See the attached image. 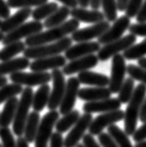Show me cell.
<instances>
[{
    "mask_svg": "<svg viewBox=\"0 0 146 147\" xmlns=\"http://www.w3.org/2000/svg\"><path fill=\"white\" fill-rule=\"evenodd\" d=\"M79 21L72 18L67 22H64L60 26L47 28V31H40L37 34L30 36V37L26 38L24 43H26V47L51 43V42L59 40V39L67 37L69 34L73 33L74 31L79 28Z\"/></svg>",
    "mask_w": 146,
    "mask_h": 147,
    "instance_id": "cell-1",
    "label": "cell"
},
{
    "mask_svg": "<svg viewBox=\"0 0 146 147\" xmlns=\"http://www.w3.org/2000/svg\"><path fill=\"white\" fill-rule=\"evenodd\" d=\"M146 96V85L143 84H138L136 88H134L133 94L126 107V112L124 113V132L132 136L135 130L137 129L138 119L140 115L141 107L143 102V99Z\"/></svg>",
    "mask_w": 146,
    "mask_h": 147,
    "instance_id": "cell-2",
    "label": "cell"
},
{
    "mask_svg": "<svg viewBox=\"0 0 146 147\" xmlns=\"http://www.w3.org/2000/svg\"><path fill=\"white\" fill-rule=\"evenodd\" d=\"M72 41L73 40L71 38L65 37L59 40L51 42V43L26 47L24 51V55L28 59L34 60L41 58V57L60 55L72 45Z\"/></svg>",
    "mask_w": 146,
    "mask_h": 147,
    "instance_id": "cell-3",
    "label": "cell"
},
{
    "mask_svg": "<svg viewBox=\"0 0 146 147\" xmlns=\"http://www.w3.org/2000/svg\"><path fill=\"white\" fill-rule=\"evenodd\" d=\"M21 94L22 96L18 101L15 116L12 122V130L18 137H21L24 134V125L29 114V109L32 106V99L34 95L33 89L27 86L26 88L23 89V92Z\"/></svg>",
    "mask_w": 146,
    "mask_h": 147,
    "instance_id": "cell-4",
    "label": "cell"
},
{
    "mask_svg": "<svg viewBox=\"0 0 146 147\" xmlns=\"http://www.w3.org/2000/svg\"><path fill=\"white\" fill-rule=\"evenodd\" d=\"M58 119L59 113L56 110L50 111L41 118L34 141L35 147H48V142L52 134V128Z\"/></svg>",
    "mask_w": 146,
    "mask_h": 147,
    "instance_id": "cell-5",
    "label": "cell"
},
{
    "mask_svg": "<svg viewBox=\"0 0 146 147\" xmlns=\"http://www.w3.org/2000/svg\"><path fill=\"white\" fill-rule=\"evenodd\" d=\"M137 40V36L133 34H129L126 37H122L116 40L104 44V46L100 47L98 50V58L101 62H105L108 59L112 58L113 55H117L121 52L126 51L127 48H129L131 45H133Z\"/></svg>",
    "mask_w": 146,
    "mask_h": 147,
    "instance_id": "cell-6",
    "label": "cell"
},
{
    "mask_svg": "<svg viewBox=\"0 0 146 147\" xmlns=\"http://www.w3.org/2000/svg\"><path fill=\"white\" fill-rule=\"evenodd\" d=\"M10 81L14 84L26 85L28 87L49 84L52 81V75L47 71H32V72H24L17 71L9 76Z\"/></svg>",
    "mask_w": 146,
    "mask_h": 147,
    "instance_id": "cell-7",
    "label": "cell"
},
{
    "mask_svg": "<svg viewBox=\"0 0 146 147\" xmlns=\"http://www.w3.org/2000/svg\"><path fill=\"white\" fill-rule=\"evenodd\" d=\"M51 75L52 81V89L50 92V98L47 106L50 111H52L57 109L62 101L66 89V79L65 74L60 69H52Z\"/></svg>",
    "mask_w": 146,
    "mask_h": 147,
    "instance_id": "cell-8",
    "label": "cell"
},
{
    "mask_svg": "<svg viewBox=\"0 0 146 147\" xmlns=\"http://www.w3.org/2000/svg\"><path fill=\"white\" fill-rule=\"evenodd\" d=\"M126 73V59L123 55L117 53L112 56V69H111V77L108 88L112 94L118 93L123 82L124 81V76Z\"/></svg>",
    "mask_w": 146,
    "mask_h": 147,
    "instance_id": "cell-9",
    "label": "cell"
},
{
    "mask_svg": "<svg viewBox=\"0 0 146 147\" xmlns=\"http://www.w3.org/2000/svg\"><path fill=\"white\" fill-rule=\"evenodd\" d=\"M43 27V24L40 23V21L34 20L32 22H28L26 24L24 23L21 26L16 27L15 29L7 33L1 42L4 45H7L14 41L21 40L22 38H26L32 35H35L38 33V32L42 31Z\"/></svg>",
    "mask_w": 146,
    "mask_h": 147,
    "instance_id": "cell-10",
    "label": "cell"
},
{
    "mask_svg": "<svg viewBox=\"0 0 146 147\" xmlns=\"http://www.w3.org/2000/svg\"><path fill=\"white\" fill-rule=\"evenodd\" d=\"M124 119V112L120 109L112 111V112L103 113L92 120L90 125L88 127L89 133L93 136L98 135L101 133L103 129L108 127L109 125L115 124L117 122L122 121Z\"/></svg>",
    "mask_w": 146,
    "mask_h": 147,
    "instance_id": "cell-11",
    "label": "cell"
},
{
    "mask_svg": "<svg viewBox=\"0 0 146 147\" xmlns=\"http://www.w3.org/2000/svg\"><path fill=\"white\" fill-rule=\"evenodd\" d=\"M92 120H93L92 113H84L83 115L80 116L76 124L72 127V129L64 140V147H76L81 139L83 137L85 131L88 129Z\"/></svg>",
    "mask_w": 146,
    "mask_h": 147,
    "instance_id": "cell-12",
    "label": "cell"
},
{
    "mask_svg": "<svg viewBox=\"0 0 146 147\" xmlns=\"http://www.w3.org/2000/svg\"><path fill=\"white\" fill-rule=\"evenodd\" d=\"M130 18L126 15H123L113 22V24L110 26L100 37L98 38V43L99 44H107L109 42H112L113 40H116L120 38L123 37L124 33L126 32L130 26Z\"/></svg>",
    "mask_w": 146,
    "mask_h": 147,
    "instance_id": "cell-13",
    "label": "cell"
},
{
    "mask_svg": "<svg viewBox=\"0 0 146 147\" xmlns=\"http://www.w3.org/2000/svg\"><path fill=\"white\" fill-rule=\"evenodd\" d=\"M80 84H81L77 77H69V80L66 82L65 93H64L62 101L59 105V113L64 115L73 110L78 96V92L80 89Z\"/></svg>",
    "mask_w": 146,
    "mask_h": 147,
    "instance_id": "cell-14",
    "label": "cell"
},
{
    "mask_svg": "<svg viewBox=\"0 0 146 147\" xmlns=\"http://www.w3.org/2000/svg\"><path fill=\"white\" fill-rule=\"evenodd\" d=\"M109 27L110 22L104 20L102 22L94 24L91 26L75 30L73 33H71V39L76 42L93 40L94 38H98L100 37Z\"/></svg>",
    "mask_w": 146,
    "mask_h": 147,
    "instance_id": "cell-15",
    "label": "cell"
},
{
    "mask_svg": "<svg viewBox=\"0 0 146 147\" xmlns=\"http://www.w3.org/2000/svg\"><path fill=\"white\" fill-rule=\"evenodd\" d=\"M99 60L98 58V55L95 53L93 55H88L79 58L70 60L69 63L66 64L63 67V73L65 75H72L75 73H79L81 71L88 70L90 69H93L98 65Z\"/></svg>",
    "mask_w": 146,
    "mask_h": 147,
    "instance_id": "cell-16",
    "label": "cell"
},
{
    "mask_svg": "<svg viewBox=\"0 0 146 147\" xmlns=\"http://www.w3.org/2000/svg\"><path fill=\"white\" fill-rule=\"evenodd\" d=\"M100 44L98 41H81L76 45H71L64 53L67 60H73L88 55H93L98 52Z\"/></svg>",
    "mask_w": 146,
    "mask_h": 147,
    "instance_id": "cell-17",
    "label": "cell"
},
{
    "mask_svg": "<svg viewBox=\"0 0 146 147\" xmlns=\"http://www.w3.org/2000/svg\"><path fill=\"white\" fill-rule=\"evenodd\" d=\"M66 64L67 59L65 56L56 55L34 59L29 64V67L32 71H48L49 69H61Z\"/></svg>",
    "mask_w": 146,
    "mask_h": 147,
    "instance_id": "cell-18",
    "label": "cell"
},
{
    "mask_svg": "<svg viewBox=\"0 0 146 147\" xmlns=\"http://www.w3.org/2000/svg\"><path fill=\"white\" fill-rule=\"evenodd\" d=\"M121 103L118 98H105L97 100V101H87L83 106L84 113H107L120 109Z\"/></svg>",
    "mask_w": 146,
    "mask_h": 147,
    "instance_id": "cell-19",
    "label": "cell"
},
{
    "mask_svg": "<svg viewBox=\"0 0 146 147\" xmlns=\"http://www.w3.org/2000/svg\"><path fill=\"white\" fill-rule=\"evenodd\" d=\"M32 9L30 8H23L20 9L17 12H15L12 16H9L4 19L0 26V31L4 34H7L11 30L15 29L16 27L21 26L31 16Z\"/></svg>",
    "mask_w": 146,
    "mask_h": 147,
    "instance_id": "cell-20",
    "label": "cell"
},
{
    "mask_svg": "<svg viewBox=\"0 0 146 147\" xmlns=\"http://www.w3.org/2000/svg\"><path fill=\"white\" fill-rule=\"evenodd\" d=\"M70 16L79 22L86 24H97L105 20L104 13L98 9H87L85 8H73L70 9Z\"/></svg>",
    "mask_w": 146,
    "mask_h": 147,
    "instance_id": "cell-21",
    "label": "cell"
},
{
    "mask_svg": "<svg viewBox=\"0 0 146 147\" xmlns=\"http://www.w3.org/2000/svg\"><path fill=\"white\" fill-rule=\"evenodd\" d=\"M78 80L80 84L92 85V86L105 87L108 86L110 82V78L105 74L94 72L91 70H83L78 73Z\"/></svg>",
    "mask_w": 146,
    "mask_h": 147,
    "instance_id": "cell-22",
    "label": "cell"
},
{
    "mask_svg": "<svg viewBox=\"0 0 146 147\" xmlns=\"http://www.w3.org/2000/svg\"><path fill=\"white\" fill-rule=\"evenodd\" d=\"M112 92L109 88L105 87H89V88H81L79 89L78 92V98L84 101H97V100L105 99L111 98Z\"/></svg>",
    "mask_w": 146,
    "mask_h": 147,
    "instance_id": "cell-23",
    "label": "cell"
},
{
    "mask_svg": "<svg viewBox=\"0 0 146 147\" xmlns=\"http://www.w3.org/2000/svg\"><path fill=\"white\" fill-rule=\"evenodd\" d=\"M30 61L26 56L11 58L0 63V76H5L7 74H12L17 71H22L29 67Z\"/></svg>",
    "mask_w": 146,
    "mask_h": 147,
    "instance_id": "cell-24",
    "label": "cell"
},
{
    "mask_svg": "<svg viewBox=\"0 0 146 147\" xmlns=\"http://www.w3.org/2000/svg\"><path fill=\"white\" fill-rule=\"evenodd\" d=\"M40 115L38 112L33 111V112L28 114L24 129V138L26 139V141L28 143H31L35 141L36 135H37L38 129V125H40Z\"/></svg>",
    "mask_w": 146,
    "mask_h": 147,
    "instance_id": "cell-25",
    "label": "cell"
},
{
    "mask_svg": "<svg viewBox=\"0 0 146 147\" xmlns=\"http://www.w3.org/2000/svg\"><path fill=\"white\" fill-rule=\"evenodd\" d=\"M50 92H51V87L49 86L48 84L40 85V88L33 95L31 106L33 108V111L40 113L47 106L50 98Z\"/></svg>",
    "mask_w": 146,
    "mask_h": 147,
    "instance_id": "cell-26",
    "label": "cell"
},
{
    "mask_svg": "<svg viewBox=\"0 0 146 147\" xmlns=\"http://www.w3.org/2000/svg\"><path fill=\"white\" fill-rule=\"evenodd\" d=\"M18 101L19 100L16 96H12L6 101L4 108L0 113V127H9L13 122Z\"/></svg>",
    "mask_w": 146,
    "mask_h": 147,
    "instance_id": "cell-27",
    "label": "cell"
},
{
    "mask_svg": "<svg viewBox=\"0 0 146 147\" xmlns=\"http://www.w3.org/2000/svg\"><path fill=\"white\" fill-rule=\"evenodd\" d=\"M70 15V9L66 6L59 7L52 14L45 19L43 23V26L46 28L54 27L62 24L64 22H66L67 18Z\"/></svg>",
    "mask_w": 146,
    "mask_h": 147,
    "instance_id": "cell-28",
    "label": "cell"
},
{
    "mask_svg": "<svg viewBox=\"0 0 146 147\" xmlns=\"http://www.w3.org/2000/svg\"><path fill=\"white\" fill-rule=\"evenodd\" d=\"M81 114L79 111H71V112L64 114L61 119H58L55 123V130L59 133H65L70 127H72L80 118Z\"/></svg>",
    "mask_w": 146,
    "mask_h": 147,
    "instance_id": "cell-29",
    "label": "cell"
},
{
    "mask_svg": "<svg viewBox=\"0 0 146 147\" xmlns=\"http://www.w3.org/2000/svg\"><path fill=\"white\" fill-rule=\"evenodd\" d=\"M26 45L24 42L18 40L14 41L11 43H9L5 45L4 48L0 51V60L1 61H7L13 58L14 56L19 55L21 53H24L26 50Z\"/></svg>",
    "mask_w": 146,
    "mask_h": 147,
    "instance_id": "cell-30",
    "label": "cell"
},
{
    "mask_svg": "<svg viewBox=\"0 0 146 147\" xmlns=\"http://www.w3.org/2000/svg\"><path fill=\"white\" fill-rule=\"evenodd\" d=\"M108 133L114 140L118 147H134L129 139V135L121 129L118 125H115V124L109 125Z\"/></svg>",
    "mask_w": 146,
    "mask_h": 147,
    "instance_id": "cell-31",
    "label": "cell"
},
{
    "mask_svg": "<svg viewBox=\"0 0 146 147\" xmlns=\"http://www.w3.org/2000/svg\"><path fill=\"white\" fill-rule=\"evenodd\" d=\"M59 8L58 4L55 2H46L40 6L36 7V9L32 10L31 16L35 21H40L46 19L51 14H52Z\"/></svg>",
    "mask_w": 146,
    "mask_h": 147,
    "instance_id": "cell-32",
    "label": "cell"
},
{
    "mask_svg": "<svg viewBox=\"0 0 146 147\" xmlns=\"http://www.w3.org/2000/svg\"><path fill=\"white\" fill-rule=\"evenodd\" d=\"M123 56L127 60H138L146 55V37L144 40L138 44L131 45L126 51L123 52Z\"/></svg>",
    "mask_w": 146,
    "mask_h": 147,
    "instance_id": "cell-33",
    "label": "cell"
},
{
    "mask_svg": "<svg viewBox=\"0 0 146 147\" xmlns=\"http://www.w3.org/2000/svg\"><path fill=\"white\" fill-rule=\"evenodd\" d=\"M23 92V87L21 84H5L4 86L0 87V104L6 102L12 96H16Z\"/></svg>",
    "mask_w": 146,
    "mask_h": 147,
    "instance_id": "cell-34",
    "label": "cell"
},
{
    "mask_svg": "<svg viewBox=\"0 0 146 147\" xmlns=\"http://www.w3.org/2000/svg\"><path fill=\"white\" fill-rule=\"evenodd\" d=\"M134 91V80L131 77L124 79L118 92V99L121 103L126 104L129 101Z\"/></svg>",
    "mask_w": 146,
    "mask_h": 147,
    "instance_id": "cell-35",
    "label": "cell"
},
{
    "mask_svg": "<svg viewBox=\"0 0 146 147\" xmlns=\"http://www.w3.org/2000/svg\"><path fill=\"white\" fill-rule=\"evenodd\" d=\"M101 7L105 19L108 22H114L117 19V4L116 0H101Z\"/></svg>",
    "mask_w": 146,
    "mask_h": 147,
    "instance_id": "cell-36",
    "label": "cell"
},
{
    "mask_svg": "<svg viewBox=\"0 0 146 147\" xmlns=\"http://www.w3.org/2000/svg\"><path fill=\"white\" fill-rule=\"evenodd\" d=\"M48 0H7V3L10 9H23L32 8V7L40 6Z\"/></svg>",
    "mask_w": 146,
    "mask_h": 147,
    "instance_id": "cell-37",
    "label": "cell"
},
{
    "mask_svg": "<svg viewBox=\"0 0 146 147\" xmlns=\"http://www.w3.org/2000/svg\"><path fill=\"white\" fill-rule=\"evenodd\" d=\"M126 72L134 81H139L141 84L146 85V69L130 64L126 67Z\"/></svg>",
    "mask_w": 146,
    "mask_h": 147,
    "instance_id": "cell-38",
    "label": "cell"
},
{
    "mask_svg": "<svg viewBox=\"0 0 146 147\" xmlns=\"http://www.w3.org/2000/svg\"><path fill=\"white\" fill-rule=\"evenodd\" d=\"M0 140L2 147H16V141L9 127H0Z\"/></svg>",
    "mask_w": 146,
    "mask_h": 147,
    "instance_id": "cell-39",
    "label": "cell"
},
{
    "mask_svg": "<svg viewBox=\"0 0 146 147\" xmlns=\"http://www.w3.org/2000/svg\"><path fill=\"white\" fill-rule=\"evenodd\" d=\"M142 3H143V0H129L126 8L124 9L126 15L129 17L130 19L133 17H136L139 10L141 8Z\"/></svg>",
    "mask_w": 146,
    "mask_h": 147,
    "instance_id": "cell-40",
    "label": "cell"
},
{
    "mask_svg": "<svg viewBox=\"0 0 146 147\" xmlns=\"http://www.w3.org/2000/svg\"><path fill=\"white\" fill-rule=\"evenodd\" d=\"M98 141L100 145L102 147H118V145L116 144V142H114L111 135H110L108 132L105 133V132H101L98 135Z\"/></svg>",
    "mask_w": 146,
    "mask_h": 147,
    "instance_id": "cell-41",
    "label": "cell"
},
{
    "mask_svg": "<svg viewBox=\"0 0 146 147\" xmlns=\"http://www.w3.org/2000/svg\"><path fill=\"white\" fill-rule=\"evenodd\" d=\"M129 31L131 34L139 37H146V22L132 24L129 26Z\"/></svg>",
    "mask_w": 146,
    "mask_h": 147,
    "instance_id": "cell-42",
    "label": "cell"
},
{
    "mask_svg": "<svg viewBox=\"0 0 146 147\" xmlns=\"http://www.w3.org/2000/svg\"><path fill=\"white\" fill-rule=\"evenodd\" d=\"M50 147H64V139L61 133L56 131L52 133L50 139Z\"/></svg>",
    "mask_w": 146,
    "mask_h": 147,
    "instance_id": "cell-43",
    "label": "cell"
},
{
    "mask_svg": "<svg viewBox=\"0 0 146 147\" xmlns=\"http://www.w3.org/2000/svg\"><path fill=\"white\" fill-rule=\"evenodd\" d=\"M132 136H133V140L136 142L146 140V122L143 123V125L141 127H139L138 129L135 130Z\"/></svg>",
    "mask_w": 146,
    "mask_h": 147,
    "instance_id": "cell-44",
    "label": "cell"
},
{
    "mask_svg": "<svg viewBox=\"0 0 146 147\" xmlns=\"http://www.w3.org/2000/svg\"><path fill=\"white\" fill-rule=\"evenodd\" d=\"M81 139H83L84 147H100V145L93 137V135H91L90 133L83 135V137Z\"/></svg>",
    "mask_w": 146,
    "mask_h": 147,
    "instance_id": "cell-45",
    "label": "cell"
},
{
    "mask_svg": "<svg viewBox=\"0 0 146 147\" xmlns=\"http://www.w3.org/2000/svg\"><path fill=\"white\" fill-rule=\"evenodd\" d=\"M10 15V8L5 0H0V18L6 19Z\"/></svg>",
    "mask_w": 146,
    "mask_h": 147,
    "instance_id": "cell-46",
    "label": "cell"
},
{
    "mask_svg": "<svg viewBox=\"0 0 146 147\" xmlns=\"http://www.w3.org/2000/svg\"><path fill=\"white\" fill-rule=\"evenodd\" d=\"M136 19L138 23H144L146 22V0H143L141 8L139 10L136 15Z\"/></svg>",
    "mask_w": 146,
    "mask_h": 147,
    "instance_id": "cell-47",
    "label": "cell"
},
{
    "mask_svg": "<svg viewBox=\"0 0 146 147\" xmlns=\"http://www.w3.org/2000/svg\"><path fill=\"white\" fill-rule=\"evenodd\" d=\"M139 118H140V121L142 122V123H145L146 122V98H144L143 102H142V104H141Z\"/></svg>",
    "mask_w": 146,
    "mask_h": 147,
    "instance_id": "cell-48",
    "label": "cell"
},
{
    "mask_svg": "<svg viewBox=\"0 0 146 147\" xmlns=\"http://www.w3.org/2000/svg\"><path fill=\"white\" fill-rule=\"evenodd\" d=\"M59 2H61L64 6L67 7L69 9H73L78 7V0H58Z\"/></svg>",
    "mask_w": 146,
    "mask_h": 147,
    "instance_id": "cell-49",
    "label": "cell"
},
{
    "mask_svg": "<svg viewBox=\"0 0 146 147\" xmlns=\"http://www.w3.org/2000/svg\"><path fill=\"white\" fill-rule=\"evenodd\" d=\"M127 2L129 0H116V4H117V10L120 11H124L126 8Z\"/></svg>",
    "mask_w": 146,
    "mask_h": 147,
    "instance_id": "cell-50",
    "label": "cell"
},
{
    "mask_svg": "<svg viewBox=\"0 0 146 147\" xmlns=\"http://www.w3.org/2000/svg\"><path fill=\"white\" fill-rule=\"evenodd\" d=\"M16 147H29L28 146V142L26 141V139L21 137H18V140L16 141Z\"/></svg>",
    "mask_w": 146,
    "mask_h": 147,
    "instance_id": "cell-51",
    "label": "cell"
},
{
    "mask_svg": "<svg viewBox=\"0 0 146 147\" xmlns=\"http://www.w3.org/2000/svg\"><path fill=\"white\" fill-rule=\"evenodd\" d=\"M90 6L93 9H98L101 6V0H90Z\"/></svg>",
    "mask_w": 146,
    "mask_h": 147,
    "instance_id": "cell-52",
    "label": "cell"
},
{
    "mask_svg": "<svg viewBox=\"0 0 146 147\" xmlns=\"http://www.w3.org/2000/svg\"><path fill=\"white\" fill-rule=\"evenodd\" d=\"M78 4L80 5L81 8H85L90 6V0H78Z\"/></svg>",
    "mask_w": 146,
    "mask_h": 147,
    "instance_id": "cell-53",
    "label": "cell"
},
{
    "mask_svg": "<svg viewBox=\"0 0 146 147\" xmlns=\"http://www.w3.org/2000/svg\"><path fill=\"white\" fill-rule=\"evenodd\" d=\"M138 65L143 67V69H146V57H141V58L138 59Z\"/></svg>",
    "mask_w": 146,
    "mask_h": 147,
    "instance_id": "cell-54",
    "label": "cell"
},
{
    "mask_svg": "<svg viewBox=\"0 0 146 147\" xmlns=\"http://www.w3.org/2000/svg\"><path fill=\"white\" fill-rule=\"evenodd\" d=\"M7 84H8V78L5 76H0V87L4 86Z\"/></svg>",
    "mask_w": 146,
    "mask_h": 147,
    "instance_id": "cell-55",
    "label": "cell"
},
{
    "mask_svg": "<svg viewBox=\"0 0 146 147\" xmlns=\"http://www.w3.org/2000/svg\"><path fill=\"white\" fill-rule=\"evenodd\" d=\"M134 147H146V141H141V142H139L136 143V145Z\"/></svg>",
    "mask_w": 146,
    "mask_h": 147,
    "instance_id": "cell-56",
    "label": "cell"
},
{
    "mask_svg": "<svg viewBox=\"0 0 146 147\" xmlns=\"http://www.w3.org/2000/svg\"><path fill=\"white\" fill-rule=\"evenodd\" d=\"M4 37H5V34L3 33V32L0 31V41H2V40H3V38H4Z\"/></svg>",
    "mask_w": 146,
    "mask_h": 147,
    "instance_id": "cell-57",
    "label": "cell"
},
{
    "mask_svg": "<svg viewBox=\"0 0 146 147\" xmlns=\"http://www.w3.org/2000/svg\"><path fill=\"white\" fill-rule=\"evenodd\" d=\"M76 147H84L83 144H80V143H78V144L76 145Z\"/></svg>",
    "mask_w": 146,
    "mask_h": 147,
    "instance_id": "cell-58",
    "label": "cell"
},
{
    "mask_svg": "<svg viewBox=\"0 0 146 147\" xmlns=\"http://www.w3.org/2000/svg\"><path fill=\"white\" fill-rule=\"evenodd\" d=\"M1 23H2V21H1V18H0V26H1Z\"/></svg>",
    "mask_w": 146,
    "mask_h": 147,
    "instance_id": "cell-59",
    "label": "cell"
},
{
    "mask_svg": "<svg viewBox=\"0 0 146 147\" xmlns=\"http://www.w3.org/2000/svg\"><path fill=\"white\" fill-rule=\"evenodd\" d=\"M0 147H2V145H1V143H0Z\"/></svg>",
    "mask_w": 146,
    "mask_h": 147,
    "instance_id": "cell-60",
    "label": "cell"
}]
</instances>
